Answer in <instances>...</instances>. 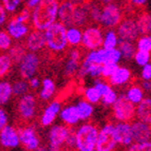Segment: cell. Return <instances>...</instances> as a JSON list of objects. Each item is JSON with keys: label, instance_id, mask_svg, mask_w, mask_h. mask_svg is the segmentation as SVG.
<instances>
[{"label": "cell", "instance_id": "46", "mask_svg": "<svg viewBox=\"0 0 151 151\" xmlns=\"http://www.w3.org/2000/svg\"><path fill=\"white\" fill-rule=\"evenodd\" d=\"M9 125V115L3 107L0 106V131Z\"/></svg>", "mask_w": 151, "mask_h": 151}, {"label": "cell", "instance_id": "10", "mask_svg": "<svg viewBox=\"0 0 151 151\" xmlns=\"http://www.w3.org/2000/svg\"><path fill=\"white\" fill-rule=\"evenodd\" d=\"M117 145L119 144L114 132V124L108 122L99 128L95 151H115Z\"/></svg>", "mask_w": 151, "mask_h": 151}, {"label": "cell", "instance_id": "5", "mask_svg": "<svg viewBox=\"0 0 151 151\" xmlns=\"http://www.w3.org/2000/svg\"><path fill=\"white\" fill-rule=\"evenodd\" d=\"M73 128L65 126V124H55L48 131V148L50 151H68L65 143Z\"/></svg>", "mask_w": 151, "mask_h": 151}, {"label": "cell", "instance_id": "39", "mask_svg": "<svg viewBox=\"0 0 151 151\" xmlns=\"http://www.w3.org/2000/svg\"><path fill=\"white\" fill-rule=\"evenodd\" d=\"M136 49L139 51H146L151 53V34L142 35L136 39Z\"/></svg>", "mask_w": 151, "mask_h": 151}, {"label": "cell", "instance_id": "40", "mask_svg": "<svg viewBox=\"0 0 151 151\" xmlns=\"http://www.w3.org/2000/svg\"><path fill=\"white\" fill-rule=\"evenodd\" d=\"M133 60L135 63L139 67H144L145 65L149 63L151 61V53L150 52H146V51H136L135 55H134Z\"/></svg>", "mask_w": 151, "mask_h": 151}, {"label": "cell", "instance_id": "19", "mask_svg": "<svg viewBox=\"0 0 151 151\" xmlns=\"http://www.w3.org/2000/svg\"><path fill=\"white\" fill-rule=\"evenodd\" d=\"M90 3L75 1V10H74V16H73V27L83 29L91 24L90 14H89Z\"/></svg>", "mask_w": 151, "mask_h": 151}, {"label": "cell", "instance_id": "35", "mask_svg": "<svg viewBox=\"0 0 151 151\" xmlns=\"http://www.w3.org/2000/svg\"><path fill=\"white\" fill-rule=\"evenodd\" d=\"M13 86V93L15 97H20V96L24 95V94L30 92V85H29V81L23 79V78H19L14 83H12Z\"/></svg>", "mask_w": 151, "mask_h": 151}, {"label": "cell", "instance_id": "25", "mask_svg": "<svg viewBox=\"0 0 151 151\" xmlns=\"http://www.w3.org/2000/svg\"><path fill=\"white\" fill-rule=\"evenodd\" d=\"M136 119L151 125V97H145L136 105Z\"/></svg>", "mask_w": 151, "mask_h": 151}, {"label": "cell", "instance_id": "27", "mask_svg": "<svg viewBox=\"0 0 151 151\" xmlns=\"http://www.w3.org/2000/svg\"><path fill=\"white\" fill-rule=\"evenodd\" d=\"M76 109H77L78 115L81 122H89L90 119L92 117L94 113V105L90 104L89 101H87L86 99H79L77 103L75 104Z\"/></svg>", "mask_w": 151, "mask_h": 151}, {"label": "cell", "instance_id": "1", "mask_svg": "<svg viewBox=\"0 0 151 151\" xmlns=\"http://www.w3.org/2000/svg\"><path fill=\"white\" fill-rule=\"evenodd\" d=\"M59 0H41L31 11V24L33 29L45 31L56 22Z\"/></svg>", "mask_w": 151, "mask_h": 151}, {"label": "cell", "instance_id": "28", "mask_svg": "<svg viewBox=\"0 0 151 151\" xmlns=\"http://www.w3.org/2000/svg\"><path fill=\"white\" fill-rule=\"evenodd\" d=\"M135 20L141 35L151 34V14L141 11L135 16Z\"/></svg>", "mask_w": 151, "mask_h": 151}, {"label": "cell", "instance_id": "13", "mask_svg": "<svg viewBox=\"0 0 151 151\" xmlns=\"http://www.w3.org/2000/svg\"><path fill=\"white\" fill-rule=\"evenodd\" d=\"M116 33L119 40L134 42L141 35L136 24L135 17H124V19L116 28Z\"/></svg>", "mask_w": 151, "mask_h": 151}, {"label": "cell", "instance_id": "4", "mask_svg": "<svg viewBox=\"0 0 151 151\" xmlns=\"http://www.w3.org/2000/svg\"><path fill=\"white\" fill-rule=\"evenodd\" d=\"M38 109H39L38 97L34 93L29 92L18 97L17 105H16V113H17V117L21 125L32 124L37 116Z\"/></svg>", "mask_w": 151, "mask_h": 151}, {"label": "cell", "instance_id": "52", "mask_svg": "<svg viewBox=\"0 0 151 151\" xmlns=\"http://www.w3.org/2000/svg\"><path fill=\"white\" fill-rule=\"evenodd\" d=\"M98 2H101V4H108V3L113 2L114 0H97Z\"/></svg>", "mask_w": 151, "mask_h": 151}, {"label": "cell", "instance_id": "20", "mask_svg": "<svg viewBox=\"0 0 151 151\" xmlns=\"http://www.w3.org/2000/svg\"><path fill=\"white\" fill-rule=\"evenodd\" d=\"M75 10L74 0H63L59 3L58 9V21L61 22L65 28L73 27V16Z\"/></svg>", "mask_w": 151, "mask_h": 151}, {"label": "cell", "instance_id": "36", "mask_svg": "<svg viewBox=\"0 0 151 151\" xmlns=\"http://www.w3.org/2000/svg\"><path fill=\"white\" fill-rule=\"evenodd\" d=\"M83 97L92 105H97L101 101V95L99 91L94 86L87 87L83 91Z\"/></svg>", "mask_w": 151, "mask_h": 151}, {"label": "cell", "instance_id": "21", "mask_svg": "<svg viewBox=\"0 0 151 151\" xmlns=\"http://www.w3.org/2000/svg\"><path fill=\"white\" fill-rule=\"evenodd\" d=\"M132 72L129 68L124 67V65H119L111 77H109L107 81L112 87H123L126 86L132 81Z\"/></svg>", "mask_w": 151, "mask_h": 151}, {"label": "cell", "instance_id": "48", "mask_svg": "<svg viewBox=\"0 0 151 151\" xmlns=\"http://www.w3.org/2000/svg\"><path fill=\"white\" fill-rule=\"evenodd\" d=\"M29 85H30V89L31 90H39L41 86V81L40 78L37 77V76H34V77L30 78L29 79Z\"/></svg>", "mask_w": 151, "mask_h": 151}, {"label": "cell", "instance_id": "43", "mask_svg": "<svg viewBox=\"0 0 151 151\" xmlns=\"http://www.w3.org/2000/svg\"><path fill=\"white\" fill-rule=\"evenodd\" d=\"M117 68H119V63H104L103 69H101V77L104 79H108L115 72Z\"/></svg>", "mask_w": 151, "mask_h": 151}, {"label": "cell", "instance_id": "14", "mask_svg": "<svg viewBox=\"0 0 151 151\" xmlns=\"http://www.w3.org/2000/svg\"><path fill=\"white\" fill-rule=\"evenodd\" d=\"M61 108H63V106H61V101L59 99L50 101V103L45 107L41 114L39 115V119H38L39 125L43 128L51 127L52 125H54L57 116H59Z\"/></svg>", "mask_w": 151, "mask_h": 151}, {"label": "cell", "instance_id": "8", "mask_svg": "<svg viewBox=\"0 0 151 151\" xmlns=\"http://www.w3.org/2000/svg\"><path fill=\"white\" fill-rule=\"evenodd\" d=\"M136 106L132 104L125 95H119L112 106V116L116 122L131 123L135 117Z\"/></svg>", "mask_w": 151, "mask_h": 151}, {"label": "cell", "instance_id": "44", "mask_svg": "<svg viewBox=\"0 0 151 151\" xmlns=\"http://www.w3.org/2000/svg\"><path fill=\"white\" fill-rule=\"evenodd\" d=\"M22 0H1V3L3 4L6 12L10 14H15L17 12L19 5Z\"/></svg>", "mask_w": 151, "mask_h": 151}, {"label": "cell", "instance_id": "41", "mask_svg": "<svg viewBox=\"0 0 151 151\" xmlns=\"http://www.w3.org/2000/svg\"><path fill=\"white\" fill-rule=\"evenodd\" d=\"M117 97H119V94L112 87L106 94H104L101 96V104L105 107H112L113 104L116 101V99H117Z\"/></svg>", "mask_w": 151, "mask_h": 151}, {"label": "cell", "instance_id": "11", "mask_svg": "<svg viewBox=\"0 0 151 151\" xmlns=\"http://www.w3.org/2000/svg\"><path fill=\"white\" fill-rule=\"evenodd\" d=\"M83 50L81 47L79 48H69L65 54V60L63 65V74L65 77L71 78L77 75L79 67L83 56Z\"/></svg>", "mask_w": 151, "mask_h": 151}, {"label": "cell", "instance_id": "32", "mask_svg": "<svg viewBox=\"0 0 151 151\" xmlns=\"http://www.w3.org/2000/svg\"><path fill=\"white\" fill-rule=\"evenodd\" d=\"M28 51L25 49L24 43L23 41H17L16 43L12 45V48L8 51V54L10 55V57L12 58V60L14 63H19L20 60L23 58V56L25 55Z\"/></svg>", "mask_w": 151, "mask_h": 151}, {"label": "cell", "instance_id": "2", "mask_svg": "<svg viewBox=\"0 0 151 151\" xmlns=\"http://www.w3.org/2000/svg\"><path fill=\"white\" fill-rule=\"evenodd\" d=\"M45 50L49 55L58 58L67 54L70 47L67 40V28L63 23L56 21L45 31Z\"/></svg>", "mask_w": 151, "mask_h": 151}, {"label": "cell", "instance_id": "47", "mask_svg": "<svg viewBox=\"0 0 151 151\" xmlns=\"http://www.w3.org/2000/svg\"><path fill=\"white\" fill-rule=\"evenodd\" d=\"M9 18L10 17H9L6 10L4 9V6H3L2 3H0V28L3 27L4 24H6Z\"/></svg>", "mask_w": 151, "mask_h": 151}, {"label": "cell", "instance_id": "6", "mask_svg": "<svg viewBox=\"0 0 151 151\" xmlns=\"http://www.w3.org/2000/svg\"><path fill=\"white\" fill-rule=\"evenodd\" d=\"M124 19V12L121 5L114 2L103 5L99 25L104 30H113Z\"/></svg>", "mask_w": 151, "mask_h": 151}, {"label": "cell", "instance_id": "55", "mask_svg": "<svg viewBox=\"0 0 151 151\" xmlns=\"http://www.w3.org/2000/svg\"><path fill=\"white\" fill-rule=\"evenodd\" d=\"M59 1H60V2H61V1H63V0H59Z\"/></svg>", "mask_w": 151, "mask_h": 151}, {"label": "cell", "instance_id": "23", "mask_svg": "<svg viewBox=\"0 0 151 151\" xmlns=\"http://www.w3.org/2000/svg\"><path fill=\"white\" fill-rule=\"evenodd\" d=\"M59 119H60L61 123L70 128H74L81 123V119H79L75 105H67V106L63 107L60 113H59Z\"/></svg>", "mask_w": 151, "mask_h": 151}, {"label": "cell", "instance_id": "26", "mask_svg": "<svg viewBox=\"0 0 151 151\" xmlns=\"http://www.w3.org/2000/svg\"><path fill=\"white\" fill-rule=\"evenodd\" d=\"M124 95L126 96L131 103L134 104L136 106L137 104H139L145 98V91L143 90L141 85L133 83L127 88L126 92H125Z\"/></svg>", "mask_w": 151, "mask_h": 151}, {"label": "cell", "instance_id": "3", "mask_svg": "<svg viewBox=\"0 0 151 151\" xmlns=\"http://www.w3.org/2000/svg\"><path fill=\"white\" fill-rule=\"evenodd\" d=\"M99 127L93 122H83L74 129L76 151H95Z\"/></svg>", "mask_w": 151, "mask_h": 151}, {"label": "cell", "instance_id": "38", "mask_svg": "<svg viewBox=\"0 0 151 151\" xmlns=\"http://www.w3.org/2000/svg\"><path fill=\"white\" fill-rule=\"evenodd\" d=\"M13 43V38L11 37V35L8 33L6 30H0V51L2 52H8Z\"/></svg>", "mask_w": 151, "mask_h": 151}, {"label": "cell", "instance_id": "30", "mask_svg": "<svg viewBox=\"0 0 151 151\" xmlns=\"http://www.w3.org/2000/svg\"><path fill=\"white\" fill-rule=\"evenodd\" d=\"M14 96L12 83L6 79H0V106L4 107Z\"/></svg>", "mask_w": 151, "mask_h": 151}, {"label": "cell", "instance_id": "37", "mask_svg": "<svg viewBox=\"0 0 151 151\" xmlns=\"http://www.w3.org/2000/svg\"><path fill=\"white\" fill-rule=\"evenodd\" d=\"M13 65L14 63L8 53L0 54V79H3L10 73L13 68Z\"/></svg>", "mask_w": 151, "mask_h": 151}, {"label": "cell", "instance_id": "17", "mask_svg": "<svg viewBox=\"0 0 151 151\" xmlns=\"http://www.w3.org/2000/svg\"><path fill=\"white\" fill-rule=\"evenodd\" d=\"M32 24L31 23H23L16 21L14 18L10 17L8 22H6V27L5 30L8 31V33L13 38V40L16 41H23L25 37L29 35V33L32 30Z\"/></svg>", "mask_w": 151, "mask_h": 151}, {"label": "cell", "instance_id": "12", "mask_svg": "<svg viewBox=\"0 0 151 151\" xmlns=\"http://www.w3.org/2000/svg\"><path fill=\"white\" fill-rule=\"evenodd\" d=\"M20 144L27 151H35L40 147V139L37 133V130L32 124L20 125L18 128Z\"/></svg>", "mask_w": 151, "mask_h": 151}, {"label": "cell", "instance_id": "34", "mask_svg": "<svg viewBox=\"0 0 151 151\" xmlns=\"http://www.w3.org/2000/svg\"><path fill=\"white\" fill-rule=\"evenodd\" d=\"M103 5L101 2H98L97 0H93L90 3V8H89V14H90V20L91 24H97L99 25L101 22V10H103Z\"/></svg>", "mask_w": 151, "mask_h": 151}, {"label": "cell", "instance_id": "50", "mask_svg": "<svg viewBox=\"0 0 151 151\" xmlns=\"http://www.w3.org/2000/svg\"><path fill=\"white\" fill-rule=\"evenodd\" d=\"M139 85H141V87L145 92L151 93V79L150 81H142V83Z\"/></svg>", "mask_w": 151, "mask_h": 151}, {"label": "cell", "instance_id": "42", "mask_svg": "<svg viewBox=\"0 0 151 151\" xmlns=\"http://www.w3.org/2000/svg\"><path fill=\"white\" fill-rule=\"evenodd\" d=\"M125 151H151V141L142 143H132L130 146L126 147Z\"/></svg>", "mask_w": 151, "mask_h": 151}, {"label": "cell", "instance_id": "51", "mask_svg": "<svg viewBox=\"0 0 151 151\" xmlns=\"http://www.w3.org/2000/svg\"><path fill=\"white\" fill-rule=\"evenodd\" d=\"M39 1H41V0H29V1H27V3H25L24 6H27V8H29V9L32 10V9L34 8V6H35Z\"/></svg>", "mask_w": 151, "mask_h": 151}, {"label": "cell", "instance_id": "9", "mask_svg": "<svg viewBox=\"0 0 151 151\" xmlns=\"http://www.w3.org/2000/svg\"><path fill=\"white\" fill-rule=\"evenodd\" d=\"M41 65V57L38 53L27 52L23 58L18 63V73L21 78L29 81L36 76Z\"/></svg>", "mask_w": 151, "mask_h": 151}, {"label": "cell", "instance_id": "45", "mask_svg": "<svg viewBox=\"0 0 151 151\" xmlns=\"http://www.w3.org/2000/svg\"><path fill=\"white\" fill-rule=\"evenodd\" d=\"M141 78L142 81H150L151 79V61L142 67Z\"/></svg>", "mask_w": 151, "mask_h": 151}, {"label": "cell", "instance_id": "22", "mask_svg": "<svg viewBox=\"0 0 151 151\" xmlns=\"http://www.w3.org/2000/svg\"><path fill=\"white\" fill-rule=\"evenodd\" d=\"M131 129H132L133 141L135 143L151 141V125L137 119L131 122Z\"/></svg>", "mask_w": 151, "mask_h": 151}, {"label": "cell", "instance_id": "53", "mask_svg": "<svg viewBox=\"0 0 151 151\" xmlns=\"http://www.w3.org/2000/svg\"><path fill=\"white\" fill-rule=\"evenodd\" d=\"M35 151H50L49 150V148H48V146L45 147V146H40L39 148H37Z\"/></svg>", "mask_w": 151, "mask_h": 151}, {"label": "cell", "instance_id": "7", "mask_svg": "<svg viewBox=\"0 0 151 151\" xmlns=\"http://www.w3.org/2000/svg\"><path fill=\"white\" fill-rule=\"evenodd\" d=\"M105 31L101 25L90 24L83 29L81 48L85 51H93L103 48Z\"/></svg>", "mask_w": 151, "mask_h": 151}, {"label": "cell", "instance_id": "33", "mask_svg": "<svg viewBox=\"0 0 151 151\" xmlns=\"http://www.w3.org/2000/svg\"><path fill=\"white\" fill-rule=\"evenodd\" d=\"M119 38L117 36V33L114 30H105V34H104V42H103V48L107 49V50H111V49H115L119 47Z\"/></svg>", "mask_w": 151, "mask_h": 151}, {"label": "cell", "instance_id": "54", "mask_svg": "<svg viewBox=\"0 0 151 151\" xmlns=\"http://www.w3.org/2000/svg\"><path fill=\"white\" fill-rule=\"evenodd\" d=\"M75 1H79V2H86V3H90L92 2L93 0H75Z\"/></svg>", "mask_w": 151, "mask_h": 151}, {"label": "cell", "instance_id": "15", "mask_svg": "<svg viewBox=\"0 0 151 151\" xmlns=\"http://www.w3.org/2000/svg\"><path fill=\"white\" fill-rule=\"evenodd\" d=\"M19 130L13 125L5 126L0 131V147L5 150H12L20 146Z\"/></svg>", "mask_w": 151, "mask_h": 151}, {"label": "cell", "instance_id": "24", "mask_svg": "<svg viewBox=\"0 0 151 151\" xmlns=\"http://www.w3.org/2000/svg\"><path fill=\"white\" fill-rule=\"evenodd\" d=\"M56 93V83L53 78L45 77L41 81V86L38 90L37 97L41 101H50Z\"/></svg>", "mask_w": 151, "mask_h": 151}, {"label": "cell", "instance_id": "16", "mask_svg": "<svg viewBox=\"0 0 151 151\" xmlns=\"http://www.w3.org/2000/svg\"><path fill=\"white\" fill-rule=\"evenodd\" d=\"M24 47L28 52L39 53L45 50V31L32 29L29 35L23 40Z\"/></svg>", "mask_w": 151, "mask_h": 151}, {"label": "cell", "instance_id": "31", "mask_svg": "<svg viewBox=\"0 0 151 151\" xmlns=\"http://www.w3.org/2000/svg\"><path fill=\"white\" fill-rule=\"evenodd\" d=\"M119 50L121 51L122 57L127 61L133 60L134 55H135L136 51V45H134L132 41H127V40H119Z\"/></svg>", "mask_w": 151, "mask_h": 151}, {"label": "cell", "instance_id": "29", "mask_svg": "<svg viewBox=\"0 0 151 151\" xmlns=\"http://www.w3.org/2000/svg\"><path fill=\"white\" fill-rule=\"evenodd\" d=\"M67 40L70 48H79L83 42V30L77 27L67 28Z\"/></svg>", "mask_w": 151, "mask_h": 151}, {"label": "cell", "instance_id": "18", "mask_svg": "<svg viewBox=\"0 0 151 151\" xmlns=\"http://www.w3.org/2000/svg\"><path fill=\"white\" fill-rule=\"evenodd\" d=\"M114 132H115L116 141L119 146L128 147L134 143L131 123L128 122H116L114 124Z\"/></svg>", "mask_w": 151, "mask_h": 151}, {"label": "cell", "instance_id": "49", "mask_svg": "<svg viewBox=\"0 0 151 151\" xmlns=\"http://www.w3.org/2000/svg\"><path fill=\"white\" fill-rule=\"evenodd\" d=\"M127 1H128L129 4L132 5L135 10H139V11H142L141 9L147 3V0H127Z\"/></svg>", "mask_w": 151, "mask_h": 151}]
</instances>
